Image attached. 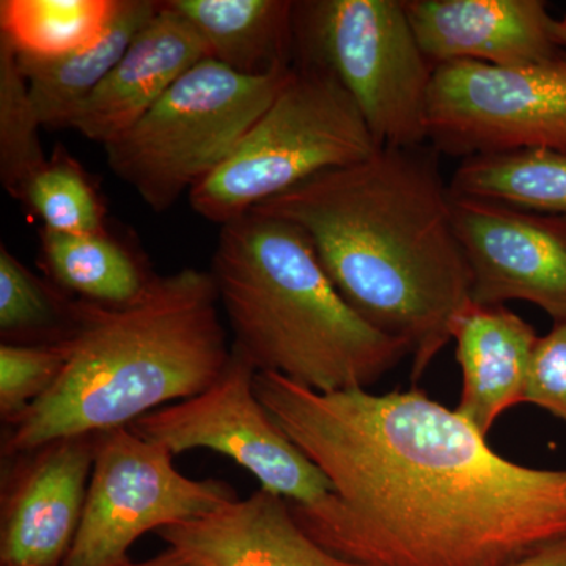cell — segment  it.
Returning a JSON list of instances; mask_svg holds the SVG:
<instances>
[{
	"label": "cell",
	"instance_id": "obj_1",
	"mask_svg": "<svg viewBox=\"0 0 566 566\" xmlns=\"http://www.w3.org/2000/svg\"><path fill=\"white\" fill-rule=\"evenodd\" d=\"M256 397L333 499L297 524L359 566H509L566 538V471L499 457L419 387L323 394L256 374Z\"/></svg>",
	"mask_w": 566,
	"mask_h": 566
},
{
	"label": "cell",
	"instance_id": "obj_2",
	"mask_svg": "<svg viewBox=\"0 0 566 566\" xmlns=\"http://www.w3.org/2000/svg\"><path fill=\"white\" fill-rule=\"evenodd\" d=\"M439 156L430 145L378 148L252 210L304 233L349 307L409 345L415 382L452 342L453 318L472 301Z\"/></svg>",
	"mask_w": 566,
	"mask_h": 566
},
{
	"label": "cell",
	"instance_id": "obj_3",
	"mask_svg": "<svg viewBox=\"0 0 566 566\" xmlns=\"http://www.w3.org/2000/svg\"><path fill=\"white\" fill-rule=\"evenodd\" d=\"M210 271L155 275L133 303L77 300L57 381L3 439L14 458L73 438L129 428L210 389L232 356Z\"/></svg>",
	"mask_w": 566,
	"mask_h": 566
},
{
	"label": "cell",
	"instance_id": "obj_4",
	"mask_svg": "<svg viewBox=\"0 0 566 566\" xmlns=\"http://www.w3.org/2000/svg\"><path fill=\"white\" fill-rule=\"evenodd\" d=\"M210 273L232 348L256 374L323 394L368 390L411 356L349 307L293 223L253 211L226 223Z\"/></svg>",
	"mask_w": 566,
	"mask_h": 566
},
{
	"label": "cell",
	"instance_id": "obj_5",
	"mask_svg": "<svg viewBox=\"0 0 566 566\" xmlns=\"http://www.w3.org/2000/svg\"><path fill=\"white\" fill-rule=\"evenodd\" d=\"M363 114L333 74L293 65L229 159L189 193L197 214L226 223L324 170L378 150Z\"/></svg>",
	"mask_w": 566,
	"mask_h": 566
},
{
	"label": "cell",
	"instance_id": "obj_6",
	"mask_svg": "<svg viewBox=\"0 0 566 566\" xmlns=\"http://www.w3.org/2000/svg\"><path fill=\"white\" fill-rule=\"evenodd\" d=\"M293 65L333 74L379 148L428 145L434 66L417 43L405 0L294 2Z\"/></svg>",
	"mask_w": 566,
	"mask_h": 566
},
{
	"label": "cell",
	"instance_id": "obj_7",
	"mask_svg": "<svg viewBox=\"0 0 566 566\" xmlns=\"http://www.w3.org/2000/svg\"><path fill=\"white\" fill-rule=\"evenodd\" d=\"M290 71L248 77L205 59L132 129L104 145L112 172L153 211L169 210L232 156Z\"/></svg>",
	"mask_w": 566,
	"mask_h": 566
},
{
	"label": "cell",
	"instance_id": "obj_8",
	"mask_svg": "<svg viewBox=\"0 0 566 566\" xmlns=\"http://www.w3.org/2000/svg\"><path fill=\"white\" fill-rule=\"evenodd\" d=\"M221 480H193L169 450L129 428L96 434L95 460L76 538L63 566H126L134 543L159 528L237 501Z\"/></svg>",
	"mask_w": 566,
	"mask_h": 566
},
{
	"label": "cell",
	"instance_id": "obj_9",
	"mask_svg": "<svg viewBox=\"0 0 566 566\" xmlns=\"http://www.w3.org/2000/svg\"><path fill=\"white\" fill-rule=\"evenodd\" d=\"M255 375L232 348L210 389L140 417L129 430L174 457L197 449L222 453L251 472L263 490L290 502L296 515L322 512L333 499V485L274 422L256 397Z\"/></svg>",
	"mask_w": 566,
	"mask_h": 566
},
{
	"label": "cell",
	"instance_id": "obj_10",
	"mask_svg": "<svg viewBox=\"0 0 566 566\" xmlns=\"http://www.w3.org/2000/svg\"><path fill=\"white\" fill-rule=\"evenodd\" d=\"M428 145L465 159L516 150L566 153V57L528 66H438L428 103Z\"/></svg>",
	"mask_w": 566,
	"mask_h": 566
},
{
	"label": "cell",
	"instance_id": "obj_11",
	"mask_svg": "<svg viewBox=\"0 0 566 566\" xmlns=\"http://www.w3.org/2000/svg\"><path fill=\"white\" fill-rule=\"evenodd\" d=\"M452 221L479 305L524 301L566 323V216L452 193Z\"/></svg>",
	"mask_w": 566,
	"mask_h": 566
},
{
	"label": "cell",
	"instance_id": "obj_12",
	"mask_svg": "<svg viewBox=\"0 0 566 566\" xmlns=\"http://www.w3.org/2000/svg\"><path fill=\"white\" fill-rule=\"evenodd\" d=\"M96 434L57 439L10 458L0 515L2 566H63L80 528Z\"/></svg>",
	"mask_w": 566,
	"mask_h": 566
},
{
	"label": "cell",
	"instance_id": "obj_13",
	"mask_svg": "<svg viewBox=\"0 0 566 566\" xmlns=\"http://www.w3.org/2000/svg\"><path fill=\"white\" fill-rule=\"evenodd\" d=\"M405 9L434 70L453 62L512 69L566 57L543 0H405Z\"/></svg>",
	"mask_w": 566,
	"mask_h": 566
},
{
	"label": "cell",
	"instance_id": "obj_14",
	"mask_svg": "<svg viewBox=\"0 0 566 566\" xmlns=\"http://www.w3.org/2000/svg\"><path fill=\"white\" fill-rule=\"evenodd\" d=\"M156 535L191 566H359L319 546L290 502L263 488Z\"/></svg>",
	"mask_w": 566,
	"mask_h": 566
},
{
	"label": "cell",
	"instance_id": "obj_15",
	"mask_svg": "<svg viewBox=\"0 0 566 566\" xmlns=\"http://www.w3.org/2000/svg\"><path fill=\"white\" fill-rule=\"evenodd\" d=\"M208 59L189 22L158 2L106 80L71 118L69 128L104 145L132 129L197 63Z\"/></svg>",
	"mask_w": 566,
	"mask_h": 566
},
{
	"label": "cell",
	"instance_id": "obj_16",
	"mask_svg": "<svg viewBox=\"0 0 566 566\" xmlns=\"http://www.w3.org/2000/svg\"><path fill=\"white\" fill-rule=\"evenodd\" d=\"M452 340L463 374L455 411L486 438L506 409L524 403L539 335L505 305L469 303L453 318Z\"/></svg>",
	"mask_w": 566,
	"mask_h": 566
},
{
	"label": "cell",
	"instance_id": "obj_17",
	"mask_svg": "<svg viewBox=\"0 0 566 566\" xmlns=\"http://www.w3.org/2000/svg\"><path fill=\"white\" fill-rule=\"evenodd\" d=\"M189 22L208 59L248 77H271L293 66L290 0H166Z\"/></svg>",
	"mask_w": 566,
	"mask_h": 566
},
{
	"label": "cell",
	"instance_id": "obj_18",
	"mask_svg": "<svg viewBox=\"0 0 566 566\" xmlns=\"http://www.w3.org/2000/svg\"><path fill=\"white\" fill-rule=\"evenodd\" d=\"M156 11L158 2L151 0H118L106 35L87 50L54 59L14 51L43 128H69L81 104L106 80Z\"/></svg>",
	"mask_w": 566,
	"mask_h": 566
},
{
	"label": "cell",
	"instance_id": "obj_19",
	"mask_svg": "<svg viewBox=\"0 0 566 566\" xmlns=\"http://www.w3.org/2000/svg\"><path fill=\"white\" fill-rule=\"evenodd\" d=\"M449 188L458 197L566 216V153L516 150L461 159Z\"/></svg>",
	"mask_w": 566,
	"mask_h": 566
},
{
	"label": "cell",
	"instance_id": "obj_20",
	"mask_svg": "<svg viewBox=\"0 0 566 566\" xmlns=\"http://www.w3.org/2000/svg\"><path fill=\"white\" fill-rule=\"evenodd\" d=\"M41 252L52 283L88 303H133L155 277L107 230L87 234L43 230Z\"/></svg>",
	"mask_w": 566,
	"mask_h": 566
},
{
	"label": "cell",
	"instance_id": "obj_21",
	"mask_svg": "<svg viewBox=\"0 0 566 566\" xmlns=\"http://www.w3.org/2000/svg\"><path fill=\"white\" fill-rule=\"evenodd\" d=\"M118 0H2L0 36L18 54L62 57L106 35Z\"/></svg>",
	"mask_w": 566,
	"mask_h": 566
},
{
	"label": "cell",
	"instance_id": "obj_22",
	"mask_svg": "<svg viewBox=\"0 0 566 566\" xmlns=\"http://www.w3.org/2000/svg\"><path fill=\"white\" fill-rule=\"evenodd\" d=\"M76 297L33 274L0 248V335L2 344L55 345L74 324Z\"/></svg>",
	"mask_w": 566,
	"mask_h": 566
},
{
	"label": "cell",
	"instance_id": "obj_23",
	"mask_svg": "<svg viewBox=\"0 0 566 566\" xmlns=\"http://www.w3.org/2000/svg\"><path fill=\"white\" fill-rule=\"evenodd\" d=\"M40 128L17 52L0 36V181L14 199L24 200L29 182L50 161L41 148Z\"/></svg>",
	"mask_w": 566,
	"mask_h": 566
},
{
	"label": "cell",
	"instance_id": "obj_24",
	"mask_svg": "<svg viewBox=\"0 0 566 566\" xmlns=\"http://www.w3.org/2000/svg\"><path fill=\"white\" fill-rule=\"evenodd\" d=\"M55 233L106 232L104 207L84 169L69 155L55 153L25 189L24 200Z\"/></svg>",
	"mask_w": 566,
	"mask_h": 566
},
{
	"label": "cell",
	"instance_id": "obj_25",
	"mask_svg": "<svg viewBox=\"0 0 566 566\" xmlns=\"http://www.w3.org/2000/svg\"><path fill=\"white\" fill-rule=\"evenodd\" d=\"M65 349L55 345H0V419L10 427L57 381Z\"/></svg>",
	"mask_w": 566,
	"mask_h": 566
},
{
	"label": "cell",
	"instance_id": "obj_26",
	"mask_svg": "<svg viewBox=\"0 0 566 566\" xmlns=\"http://www.w3.org/2000/svg\"><path fill=\"white\" fill-rule=\"evenodd\" d=\"M523 401L566 423V323L554 324L549 333L538 337Z\"/></svg>",
	"mask_w": 566,
	"mask_h": 566
},
{
	"label": "cell",
	"instance_id": "obj_27",
	"mask_svg": "<svg viewBox=\"0 0 566 566\" xmlns=\"http://www.w3.org/2000/svg\"><path fill=\"white\" fill-rule=\"evenodd\" d=\"M509 566H566V538Z\"/></svg>",
	"mask_w": 566,
	"mask_h": 566
},
{
	"label": "cell",
	"instance_id": "obj_28",
	"mask_svg": "<svg viewBox=\"0 0 566 566\" xmlns=\"http://www.w3.org/2000/svg\"><path fill=\"white\" fill-rule=\"evenodd\" d=\"M126 566H191L188 562L182 560L177 553H174L172 549L167 547L166 551H163L158 556L147 558V560L142 562H129Z\"/></svg>",
	"mask_w": 566,
	"mask_h": 566
},
{
	"label": "cell",
	"instance_id": "obj_29",
	"mask_svg": "<svg viewBox=\"0 0 566 566\" xmlns=\"http://www.w3.org/2000/svg\"><path fill=\"white\" fill-rule=\"evenodd\" d=\"M556 39L558 46H560L566 54V10L565 13L556 20Z\"/></svg>",
	"mask_w": 566,
	"mask_h": 566
}]
</instances>
